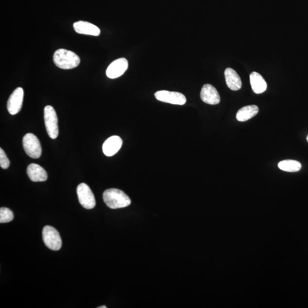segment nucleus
<instances>
[{"label": "nucleus", "instance_id": "nucleus-6", "mask_svg": "<svg viewBox=\"0 0 308 308\" xmlns=\"http://www.w3.org/2000/svg\"><path fill=\"white\" fill-rule=\"evenodd\" d=\"M77 194L80 204L83 208L91 210L95 208L96 204L95 195L89 186L82 183L79 185Z\"/></svg>", "mask_w": 308, "mask_h": 308}, {"label": "nucleus", "instance_id": "nucleus-3", "mask_svg": "<svg viewBox=\"0 0 308 308\" xmlns=\"http://www.w3.org/2000/svg\"><path fill=\"white\" fill-rule=\"evenodd\" d=\"M45 124L47 133L50 138L56 139L58 135V118L56 111L52 106L48 105L44 109Z\"/></svg>", "mask_w": 308, "mask_h": 308}, {"label": "nucleus", "instance_id": "nucleus-14", "mask_svg": "<svg viewBox=\"0 0 308 308\" xmlns=\"http://www.w3.org/2000/svg\"><path fill=\"white\" fill-rule=\"evenodd\" d=\"M227 85L233 91H237L242 88V82L241 77L236 71L232 68H227L225 72Z\"/></svg>", "mask_w": 308, "mask_h": 308}, {"label": "nucleus", "instance_id": "nucleus-19", "mask_svg": "<svg viewBox=\"0 0 308 308\" xmlns=\"http://www.w3.org/2000/svg\"><path fill=\"white\" fill-rule=\"evenodd\" d=\"M10 166V161L4 150L0 148V166L3 169H7Z\"/></svg>", "mask_w": 308, "mask_h": 308}, {"label": "nucleus", "instance_id": "nucleus-18", "mask_svg": "<svg viewBox=\"0 0 308 308\" xmlns=\"http://www.w3.org/2000/svg\"><path fill=\"white\" fill-rule=\"evenodd\" d=\"M14 218V213L5 207L0 209V223H6L12 221Z\"/></svg>", "mask_w": 308, "mask_h": 308}, {"label": "nucleus", "instance_id": "nucleus-21", "mask_svg": "<svg viewBox=\"0 0 308 308\" xmlns=\"http://www.w3.org/2000/svg\"><path fill=\"white\" fill-rule=\"evenodd\" d=\"M307 141H308V136H307Z\"/></svg>", "mask_w": 308, "mask_h": 308}, {"label": "nucleus", "instance_id": "nucleus-16", "mask_svg": "<svg viewBox=\"0 0 308 308\" xmlns=\"http://www.w3.org/2000/svg\"><path fill=\"white\" fill-rule=\"evenodd\" d=\"M259 108L256 105H249L243 107L236 114V119L239 122L248 121L258 114Z\"/></svg>", "mask_w": 308, "mask_h": 308}, {"label": "nucleus", "instance_id": "nucleus-17", "mask_svg": "<svg viewBox=\"0 0 308 308\" xmlns=\"http://www.w3.org/2000/svg\"><path fill=\"white\" fill-rule=\"evenodd\" d=\"M278 167L280 170L286 172H297L301 170V164L299 162L293 160H285L279 162Z\"/></svg>", "mask_w": 308, "mask_h": 308}, {"label": "nucleus", "instance_id": "nucleus-5", "mask_svg": "<svg viewBox=\"0 0 308 308\" xmlns=\"http://www.w3.org/2000/svg\"><path fill=\"white\" fill-rule=\"evenodd\" d=\"M43 239L45 245L53 251H59L62 246V239L59 232L53 227L45 226L43 230Z\"/></svg>", "mask_w": 308, "mask_h": 308}, {"label": "nucleus", "instance_id": "nucleus-9", "mask_svg": "<svg viewBox=\"0 0 308 308\" xmlns=\"http://www.w3.org/2000/svg\"><path fill=\"white\" fill-rule=\"evenodd\" d=\"M128 61L125 58L113 61L106 70V76L110 79H115L123 75L127 70Z\"/></svg>", "mask_w": 308, "mask_h": 308}, {"label": "nucleus", "instance_id": "nucleus-20", "mask_svg": "<svg viewBox=\"0 0 308 308\" xmlns=\"http://www.w3.org/2000/svg\"><path fill=\"white\" fill-rule=\"evenodd\" d=\"M98 308H107V307H106V306H102V307H98Z\"/></svg>", "mask_w": 308, "mask_h": 308}, {"label": "nucleus", "instance_id": "nucleus-7", "mask_svg": "<svg viewBox=\"0 0 308 308\" xmlns=\"http://www.w3.org/2000/svg\"><path fill=\"white\" fill-rule=\"evenodd\" d=\"M155 98L160 101L177 105H184L187 99L183 94L167 90L159 91L155 94Z\"/></svg>", "mask_w": 308, "mask_h": 308}, {"label": "nucleus", "instance_id": "nucleus-4", "mask_svg": "<svg viewBox=\"0 0 308 308\" xmlns=\"http://www.w3.org/2000/svg\"><path fill=\"white\" fill-rule=\"evenodd\" d=\"M24 150L32 158L38 159L42 154V147L38 138L32 133L26 134L22 139Z\"/></svg>", "mask_w": 308, "mask_h": 308}, {"label": "nucleus", "instance_id": "nucleus-8", "mask_svg": "<svg viewBox=\"0 0 308 308\" xmlns=\"http://www.w3.org/2000/svg\"><path fill=\"white\" fill-rule=\"evenodd\" d=\"M24 92L21 87L15 90L8 100L7 109L11 115L17 114L22 108L23 103Z\"/></svg>", "mask_w": 308, "mask_h": 308}, {"label": "nucleus", "instance_id": "nucleus-11", "mask_svg": "<svg viewBox=\"0 0 308 308\" xmlns=\"http://www.w3.org/2000/svg\"><path fill=\"white\" fill-rule=\"evenodd\" d=\"M123 144L122 139L118 136H112L104 142L102 150L107 157H112L119 151Z\"/></svg>", "mask_w": 308, "mask_h": 308}, {"label": "nucleus", "instance_id": "nucleus-1", "mask_svg": "<svg viewBox=\"0 0 308 308\" xmlns=\"http://www.w3.org/2000/svg\"><path fill=\"white\" fill-rule=\"evenodd\" d=\"M103 199L107 206L112 209L125 208L131 203V199L127 195L116 189L106 190L103 194Z\"/></svg>", "mask_w": 308, "mask_h": 308}, {"label": "nucleus", "instance_id": "nucleus-13", "mask_svg": "<svg viewBox=\"0 0 308 308\" xmlns=\"http://www.w3.org/2000/svg\"><path fill=\"white\" fill-rule=\"evenodd\" d=\"M27 174L32 181L34 182H41L46 181L48 179V174L44 168L37 164L32 163L27 168Z\"/></svg>", "mask_w": 308, "mask_h": 308}, {"label": "nucleus", "instance_id": "nucleus-15", "mask_svg": "<svg viewBox=\"0 0 308 308\" xmlns=\"http://www.w3.org/2000/svg\"><path fill=\"white\" fill-rule=\"evenodd\" d=\"M250 83L252 90L256 94H261L265 92L267 88V84L260 74L252 72L250 74Z\"/></svg>", "mask_w": 308, "mask_h": 308}, {"label": "nucleus", "instance_id": "nucleus-10", "mask_svg": "<svg viewBox=\"0 0 308 308\" xmlns=\"http://www.w3.org/2000/svg\"><path fill=\"white\" fill-rule=\"evenodd\" d=\"M200 98L203 102L209 105H218L220 102V97L218 90L210 84H206L202 87L200 92Z\"/></svg>", "mask_w": 308, "mask_h": 308}, {"label": "nucleus", "instance_id": "nucleus-2", "mask_svg": "<svg viewBox=\"0 0 308 308\" xmlns=\"http://www.w3.org/2000/svg\"><path fill=\"white\" fill-rule=\"evenodd\" d=\"M55 65L62 69L69 70L77 67L80 64V58L73 51L60 49L53 56Z\"/></svg>", "mask_w": 308, "mask_h": 308}, {"label": "nucleus", "instance_id": "nucleus-12", "mask_svg": "<svg viewBox=\"0 0 308 308\" xmlns=\"http://www.w3.org/2000/svg\"><path fill=\"white\" fill-rule=\"evenodd\" d=\"M74 30L77 33L98 36L100 33L99 28L89 22L79 21L73 25Z\"/></svg>", "mask_w": 308, "mask_h": 308}]
</instances>
